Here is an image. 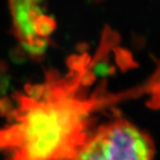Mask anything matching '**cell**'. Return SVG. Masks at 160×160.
Returning <instances> with one entry per match:
<instances>
[{"label":"cell","mask_w":160,"mask_h":160,"mask_svg":"<svg viewBox=\"0 0 160 160\" xmlns=\"http://www.w3.org/2000/svg\"><path fill=\"white\" fill-rule=\"evenodd\" d=\"M74 66L50 71L16 96L12 126L15 160H72L91 126L92 100L80 92Z\"/></svg>","instance_id":"obj_1"},{"label":"cell","mask_w":160,"mask_h":160,"mask_svg":"<svg viewBox=\"0 0 160 160\" xmlns=\"http://www.w3.org/2000/svg\"><path fill=\"white\" fill-rule=\"evenodd\" d=\"M155 149L147 133L117 119L91 131L72 160H154Z\"/></svg>","instance_id":"obj_2"}]
</instances>
